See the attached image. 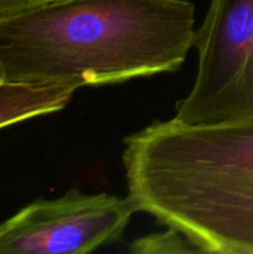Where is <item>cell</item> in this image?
I'll list each match as a JSON object with an SVG mask.
<instances>
[{
    "instance_id": "4",
    "label": "cell",
    "mask_w": 253,
    "mask_h": 254,
    "mask_svg": "<svg viewBox=\"0 0 253 254\" xmlns=\"http://www.w3.org/2000/svg\"><path fill=\"white\" fill-rule=\"evenodd\" d=\"M134 213L128 195L70 190L37 199L0 223V254L88 253L118 241Z\"/></svg>"
},
{
    "instance_id": "6",
    "label": "cell",
    "mask_w": 253,
    "mask_h": 254,
    "mask_svg": "<svg viewBox=\"0 0 253 254\" xmlns=\"http://www.w3.org/2000/svg\"><path fill=\"white\" fill-rule=\"evenodd\" d=\"M131 253L139 254H171V253H201L200 249L192 244L182 232L169 228L163 234H151L148 237L136 240L131 247Z\"/></svg>"
},
{
    "instance_id": "1",
    "label": "cell",
    "mask_w": 253,
    "mask_h": 254,
    "mask_svg": "<svg viewBox=\"0 0 253 254\" xmlns=\"http://www.w3.org/2000/svg\"><path fill=\"white\" fill-rule=\"evenodd\" d=\"M188 0H51L0 16V80L118 83L182 67L195 43Z\"/></svg>"
},
{
    "instance_id": "5",
    "label": "cell",
    "mask_w": 253,
    "mask_h": 254,
    "mask_svg": "<svg viewBox=\"0 0 253 254\" xmlns=\"http://www.w3.org/2000/svg\"><path fill=\"white\" fill-rule=\"evenodd\" d=\"M73 85H28L0 80V128L64 109L72 100Z\"/></svg>"
},
{
    "instance_id": "7",
    "label": "cell",
    "mask_w": 253,
    "mask_h": 254,
    "mask_svg": "<svg viewBox=\"0 0 253 254\" xmlns=\"http://www.w3.org/2000/svg\"><path fill=\"white\" fill-rule=\"evenodd\" d=\"M45 1H51V0H0V16L10 15L13 12L45 3Z\"/></svg>"
},
{
    "instance_id": "3",
    "label": "cell",
    "mask_w": 253,
    "mask_h": 254,
    "mask_svg": "<svg viewBox=\"0 0 253 254\" xmlns=\"http://www.w3.org/2000/svg\"><path fill=\"white\" fill-rule=\"evenodd\" d=\"M194 46L197 77L173 119L200 127L253 119V0H212Z\"/></svg>"
},
{
    "instance_id": "2",
    "label": "cell",
    "mask_w": 253,
    "mask_h": 254,
    "mask_svg": "<svg viewBox=\"0 0 253 254\" xmlns=\"http://www.w3.org/2000/svg\"><path fill=\"white\" fill-rule=\"evenodd\" d=\"M122 165L137 211L201 253L253 254V119L155 121L124 140Z\"/></svg>"
}]
</instances>
